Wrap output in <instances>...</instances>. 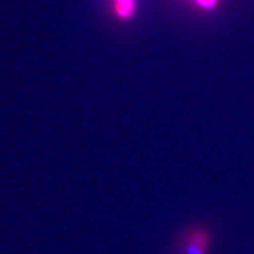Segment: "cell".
<instances>
[{
    "instance_id": "1",
    "label": "cell",
    "mask_w": 254,
    "mask_h": 254,
    "mask_svg": "<svg viewBox=\"0 0 254 254\" xmlns=\"http://www.w3.org/2000/svg\"><path fill=\"white\" fill-rule=\"evenodd\" d=\"M212 237L205 227L195 226L185 230L180 237L178 246L181 254H208Z\"/></svg>"
},
{
    "instance_id": "2",
    "label": "cell",
    "mask_w": 254,
    "mask_h": 254,
    "mask_svg": "<svg viewBox=\"0 0 254 254\" xmlns=\"http://www.w3.org/2000/svg\"><path fill=\"white\" fill-rule=\"evenodd\" d=\"M112 11L119 20L133 18L137 9V0H110Z\"/></svg>"
},
{
    "instance_id": "3",
    "label": "cell",
    "mask_w": 254,
    "mask_h": 254,
    "mask_svg": "<svg viewBox=\"0 0 254 254\" xmlns=\"http://www.w3.org/2000/svg\"><path fill=\"white\" fill-rule=\"evenodd\" d=\"M195 3V6L200 10H205V11H210V10H215L219 6L220 0H192Z\"/></svg>"
}]
</instances>
